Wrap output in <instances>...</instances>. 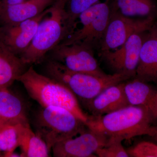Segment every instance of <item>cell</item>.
I'll use <instances>...</instances> for the list:
<instances>
[{
	"label": "cell",
	"mask_w": 157,
	"mask_h": 157,
	"mask_svg": "<svg viewBox=\"0 0 157 157\" xmlns=\"http://www.w3.org/2000/svg\"><path fill=\"white\" fill-rule=\"evenodd\" d=\"M157 120L145 107L130 105L105 115L90 116L86 125L88 128L100 132L107 137L130 140L141 135L152 137Z\"/></svg>",
	"instance_id": "6da1fadb"
},
{
	"label": "cell",
	"mask_w": 157,
	"mask_h": 157,
	"mask_svg": "<svg viewBox=\"0 0 157 157\" xmlns=\"http://www.w3.org/2000/svg\"><path fill=\"white\" fill-rule=\"evenodd\" d=\"M17 81L22 83L31 98L42 107L56 106L70 110L85 124L90 116L83 112L76 96L60 82L37 73L33 66Z\"/></svg>",
	"instance_id": "7a4b0ae2"
},
{
	"label": "cell",
	"mask_w": 157,
	"mask_h": 157,
	"mask_svg": "<svg viewBox=\"0 0 157 157\" xmlns=\"http://www.w3.org/2000/svg\"><path fill=\"white\" fill-rule=\"evenodd\" d=\"M45 72L47 76L67 86L83 104L95 98L109 86L131 78L120 73L98 76L74 72L53 60L46 64Z\"/></svg>",
	"instance_id": "3957f363"
},
{
	"label": "cell",
	"mask_w": 157,
	"mask_h": 157,
	"mask_svg": "<svg viewBox=\"0 0 157 157\" xmlns=\"http://www.w3.org/2000/svg\"><path fill=\"white\" fill-rule=\"evenodd\" d=\"M34 121L36 134L45 141L50 151L56 144L86 130L85 124L73 113L56 106L42 107Z\"/></svg>",
	"instance_id": "277c9868"
},
{
	"label": "cell",
	"mask_w": 157,
	"mask_h": 157,
	"mask_svg": "<svg viewBox=\"0 0 157 157\" xmlns=\"http://www.w3.org/2000/svg\"><path fill=\"white\" fill-rule=\"evenodd\" d=\"M64 4L59 0L41 21L30 45L20 56L26 64L38 63L67 36L63 23Z\"/></svg>",
	"instance_id": "5b68a950"
},
{
	"label": "cell",
	"mask_w": 157,
	"mask_h": 157,
	"mask_svg": "<svg viewBox=\"0 0 157 157\" xmlns=\"http://www.w3.org/2000/svg\"><path fill=\"white\" fill-rule=\"evenodd\" d=\"M111 13L110 0L99 2L90 7L78 17L82 25L81 28L73 31L61 44L78 43L93 49L98 46L101 47Z\"/></svg>",
	"instance_id": "8992f818"
},
{
	"label": "cell",
	"mask_w": 157,
	"mask_h": 157,
	"mask_svg": "<svg viewBox=\"0 0 157 157\" xmlns=\"http://www.w3.org/2000/svg\"><path fill=\"white\" fill-rule=\"evenodd\" d=\"M154 24V16L133 19L111 9L110 19L100 47L101 51L118 48L132 35L148 31Z\"/></svg>",
	"instance_id": "52a82bcc"
},
{
	"label": "cell",
	"mask_w": 157,
	"mask_h": 157,
	"mask_svg": "<svg viewBox=\"0 0 157 157\" xmlns=\"http://www.w3.org/2000/svg\"><path fill=\"white\" fill-rule=\"evenodd\" d=\"M52 52V60L61 63L68 69L98 76L107 75L99 67L93 49L81 44H59Z\"/></svg>",
	"instance_id": "ba28073f"
},
{
	"label": "cell",
	"mask_w": 157,
	"mask_h": 157,
	"mask_svg": "<svg viewBox=\"0 0 157 157\" xmlns=\"http://www.w3.org/2000/svg\"><path fill=\"white\" fill-rule=\"evenodd\" d=\"M147 31L134 34L115 50L101 51V57L114 73L124 74L131 78L135 77Z\"/></svg>",
	"instance_id": "9c48e42d"
},
{
	"label": "cell",
	"mask_w": 157,
	"mask_h": 157,
	"mask_svg": "<svg viewBox=\"0 0 157 157\" xmlns=\"http://www.w3.org/2000/svg\"><path fill=\"white\" fill-rule=\"evenodd\" d=\"M65 139L52 147L54 157H92L108 141L106 135L88 128L78 137Z\"/></svg>",
	"instance_id": "30bf717a"
},
{
	"label": "cell",
	"mask_w": 157,
	"mask_h": 157,
	"mask_svg": "<svg viewBox=\"0 0 157 157\" xmlns=\"http://www.w3.org/2000/svg\"><path fill=\"white\" fill-rule=\"evenodd\" d=\"M49 9L33 18L15 24L1 26L0 41L12 52L20 56L30 45L39 23L48 14Z\"/></svg>",
	"instance_id": "8fae6325"
},
{
	"label": "cell",
	"mask_w": 157,
	"mask_h": 157,
	"mask_svg": "<svg viewBox=\"0 0 157 157\" xmlns=\"http://www.w3.org/2000/svg\"><path fill=\"white\" fill-rule=\"evenodd\" d=\"M135 77L157 85V25L155 24L145 35Z\"/></svg>",
	"instance_id": "7c38bea8"
},
{
	"label": "cell",
	"mask_w": 157,
	"mask_h": 157,
	"mask_svg": "<svg viewBox=\"0 0 157 157\" xmlns=\"http://www.w3.org/2000/svg\"><path fill=\"white\" fill-rule=\"evenodd\" d=\"M124 82L109 86L85 103L92 116H101L130 105L124 89Z\"/></svg>",
	"instance_id": "4fadbf2b"
},
{
	"label": "cell",
	"mask_w": 157,
	"mask_h": 157,
	"mask_svg": "<svg viewBox=\"0 0 157 157\" xmlns=\"http://www.w3.org/2000/svg\"><path fill=\"white\" fill-rule=\"evenodd\" d=\"M57 0H29L19 4L6 5L0 2L1 26L15 24L38 16Z\"/></svg>",
	"instance_id": "5bb4252c"
},
{
	"label": "cell",
	"mask_w": 157,
	"mask_h": 157,
	"mask_svg": "<svg viewBox=\"0 0 157 157\" xmlns=\"http://www.w3.org/2000/svg\"><path fill=\"white\" fill-rule=\"evenodd\" d=\"M124 82V89L130 105L149 109L157 120V89L136 77Z\"/></svg>",
	"instance_id": "9a60e30c"
},
{
	"label": "cell",
	"mask_w": 157,
	"mask_h": 157,
	"mask_svg": "<svg viewBox=\"0 0 157 157\" xmlns=\"http://www.w3.org/2000/svg\"><path fill=\"white\" fill-rule=\"evenodd\" d=\"M0 124L29 125L25 104L8 88L0 89Z\"/></svg>",
	"instance_id": "2e32d148"
},
{
	"label": "cell",
	"mask_w": 157,
	"mask_h": 157,
	"mask_svg": "<svg viewBox=\"0 0 157 157\" xmlns=\"http://www.w3.org/2000/svg\"><path fill=\"white\" fill-rule=\"evenodd\" d=\"M26 64L0 41V89L8 88L26 70Z\"/></svg>",
	"instance_id": "e0dca14e"
},
{
	"label": "cell",
	"mask_w": 157,
	"mask_h": 157,
	"mask_svg": "<svg viewBox=\"0 0 157 157\" xmlns=\"http://www.w3.org/2000/svg\"><path fill=\"white\" fill-rule=\"evenodd\" d=\"M19 147L21 157H49L50 151L42 138L31 129L30 125L20 124L19 128Z\"/></svg>",
	"instance_id": "ac0fdd59"
},
{
	"label": "cell",
	"mask_w": 157,
	"mask_h": 157,
	"mask_svg": "<svg viewBox=\"0 0 157 157\" xmlns=\"http://www.w3.org/2000/svg\"><path fill=\"white\" fill-rule=\"evenodd\" d=\"M111 9L127 17L154 16L155 6L153 0H111Z\"/></svg>",
	"instance_id": "d6986e66"
},
{
	"label": "cell",
	"mask_w": 157,
	"mask_h": 157,
	"mask_svg": "<svg viewBox=\"0 0 157 157\" xmlns=\"http://www.w3.org/2000/svg\"><path fill=\"white\" fill-rule=\"evenodd\" d=\"M100 0H67L64 8L63 23L67 36L74 31L76 21L83 11Z\"/></svg>",
	"instance_id": "ffe728a7"
},
{
	"label": "cell",
	"mask_w": 157,
	"mask_h": 157,
	"mask_svg": "<svg viewBox=\"0 0 157 157\" xmlns=\"http://www.w3.org/2000/svg\"><path fill=\"white\" fill-rule=\"evenodd\" d=\"M19 124H0V151L9 157L19 147Z\"/></svg>",
	"instance_id": "44dd1931"
},
{
	"label": "cell",
	"mask_w": 157,
	"mask_h": 157,
	"mask_svg": "<svg viewBox=\"0 0 157 157\" xmlns=\"http://www.w3.org/2000/svg\"><path fill=\"white\" fill-rule=\"evenodd\" d=\"M123 139L120 137H108L106 145L99 149L95 155L100 157H128V154L123 146Z\"/></svg>",
	"instance_id": "7402d4cb"
},
{
	"label": "cell",
	"mask_w": 157,
	"mask_h": 157,
	"mask_svg": "<svg viewBox=\"0 0 157 157\" xmlns=\"http://www.w3.org/2000/svg\"><path fill=\"white\" fill-rule=\"evenodd\" d=\"M129 157H157V144L143 141L126 149Z\"/></svg>",
	"instance_id": "603a6c76"
},
{
	"label": "cell",
	"mask_w": 157,
	"mask_h": 157,
	"mask_svg": "<svg viewBox=\"0 0 157 157\" xmlns=\"http://www.w3.org/2000/svg\"><path fill=\"white\" fill-rule=\"evenodd\" d=\"M29 0H0V2L6 5H12L19 4Z\"/></svg>",
	"instance_id": "cb8c5ba5"
},
{
	"label": "cell",
	"mask_w": 157,
	"mask_h": 157,
	"mask_svg": "<svg viewBox=\"0 0 157 157\" xmlns=\"http://www.w3.org/2000/svg\"><path fill=\"white\" fill-rule=\"evenodd\" d=\"M157 140V125L154 126V133L152 137Z\"/></svg>",
	"instance_id": "d4e9b609"
},
{
	"label": "cell",
	"mask_w": 157,
	"mask_h": 157,
	"mask_svg": "<svg viewBox=\"0 0 157 157\" xmlns=\"http://www.w3.org/2000/svg\"><path fill=\"white\" fill-rule=\"evenodd\" d=\"M59 1H60V2H62L63 3V4H64L65 5L66 2H67V0H59Z\"/></svg>",
	"instance_id": "484cf974"
},
{
	"label": "cell",
	"mask_w": 157,
	"mask_h": 157,
	"mask_svg": "<svg viewBox=\"0 0 157 157\" xmlns=\"http://www.w3.org/2000/svg\"><path fill=\"white\" fill-rule=\"evenodd\" d=\"M2 152H1V151H0V157H2Z\"/></svg>",
	"instance_id": "4316f807"
},
{
	"label": "cell",
	"mask_w": 157,
	"mask_h": 157,
	"mask_svg": "<svg viewBox=\"0 0 157 157\" xmlns=\"http://www.w3.org/2000/svg\"><path fill=\"white\" fill-rule=\"evenodd\" d=\"M1 23H0V27H1Z\"/></svg>",
	"instance_id": "83f0119b"
}]
</instances>
